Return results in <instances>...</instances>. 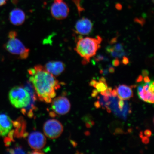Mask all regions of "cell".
Returning a JSON list of instances; mask_svg holds the SVG:
<instances>
[{"mask_svg": "<svg viewBox=\"0 0 154 154\" xmlns=\"http://www.w3.org/2000/svg\"><path fill=\"white\" fill-rule=\"evenodd\" d=\"M112 96L113 97H116L117 96V92L116 88H114L112 91Z\"/></svg>", "mask_w": 154, "mask_h": 154, "instance_id": "484cf974", "label": "cell"}, {"mask_svg": "<svg viewBox=\"0 0 154 154\" xmlns=\"http://www.w3.org/2000/svg\"><path fill=\"white\" fill-rule=\"evenodd\" d=\"M28 72L30 82L40 100L51 103L56 96V91L60 88L58 81L40 65L29 69Z\"/></svg>", "mask_w": 154, "mask_h": 154, "instance_id": "6da1fadb", "label": "cell"}, {"mask_svg": "<svg viewBox=\"0 0 154 154\" xmlns=\"http://www.w3.org/2000/svg\"><path fill=\"white\" fill-rule=\"evenodd\" d=\"M137 91L138 95L140 100L149 103H154V92L143 89L141 84L138 86Z\"/></svg>", "mask_w": 154, "mask_h": 154, "instance_id": "5bb4252c", "label": "cell"}, {"mask_svg": "<svg viewBox=\"0 0 154 154\" xmlns=\"http://www.w3.org/2000/svg\"><path fill=\"white\" fill-rule=\"evenodd\" d=\"M109 72L111 73H113L115 72V69L112 67H111L109 69Z\"/></svg>", "mask_w": 154, "mask_h": 154, "instance_id": "1f68e13d", "label": "cell"}, {"mask_svg": "<svg viewBox=\"0 0 154 154\" xmlns=\"http://www.w3.org/2000/svg\"><path fill=\"white\" fill-rule=\"evenodd\" d=\"M9 99L11 105L14 107L24 108L30 104L31 96L26 88L21 86H15L10 90Z\"/></svg>", "mask_w": 154, "mask_h": 154, "instance_id": "277c9868", "label": "cell"}, {"mask_svg": "<svg viewBox=\"0 0 154 154\" xmlns=\"http://www.w3.org/2000/svg\"><path fill=\"white\" fill-rule=\"evenodd\" d=\"M28 142L32 149L35 150H40L45 147L47 141L44 135L39 132H34L28 137Z\"/></svg>", "mask_w": 154, "mask_h": 154, "instance_id": "ba28073f", "label": "cell"}, {"mask_svg": "<svg viewBox=\"0 0 154 154\" xmlns=\"http://www.w3.org/2000/svg\"><path fill=\"white\" fill-rule=\"evenodd\" d=\"M63 126L59 121L51 119L46 121L44 125L43 131L45 135L51 139L59 137L63 131Z\"/></svg>", "mask_w": 154, "mask_h": 154, "instance_id": "5b68a950", "label": "cell"}, {"mask_svg": "<svg viewBox=\"0 0 154 154\" xmlns=\"http://www.w3.org/2000/svg\"><path fill=\"white\" fill-rule=\"evenodd\" d=\"M51 103L52 109L54 112L58 115H64L70 111V102L67 98L64 96H60L55 98Z\"/></svg>", "mask_w": 154, "mask_h": 154, "instance_id": "52a82bcc", "label": "cell"}, {"mask_svg": "<svg viewBox=\"0 0 154 154\" xmlns=\"http://www.w3.org/2000/svg\"><path fill=\"white\" fill-rule=\"evenodd\" d=\"M85 134L86 135V136H88V135H89L90 134V133L89 131H86L85 133Z\"/></svg>", "mask_w": 154, "mask_h": 154, "instance_id": "d590c367", "label": "cell"}, {"mask_svg": "<svg viewBox=\"0 0 154 154\" xmlns=\"http://www.w3.org/2000/svg\"><path fill=\"white\" fill-rule=\"evenodd\" d=\"M108 88L106 82H99L96 85V88L99 92L105 91Z\"/></svg>", "mask_w": 154, "mask_h": 154, "instance_id": "2e32d148", "label": "cell"}, {"mask_svg": "<svg viewBox=\"0 0 154 154\" xmlns=\"http://www.w3.org/2000/svg\"><path fill=\"white\" fill-rule=\"evenodd\" d=\"M152 1H153H153H154V0H152Z\"/></svg>", "mask_w": 154, "mask_h": 154, "instance_id": "8d00e7d4", "label": "cell"}, {"mask_svg": "<svg viewBox=\"0 0 154 154\" xmlns=\"http://www.w3.org/2000/svg\"><path fill=\"white\" fill-rule=\"evenodd\" d=\"M116 88L119 99L125 100L130 99L133 97L134 94L131 86L122 84L120 85Z\"/></svg>", "mask_w": 154, "mask_h": 154, "instance_id": "4fadbf2b", "label": "cell"}, {"mask_svg": "<svg viewBox=\"0 0 154 154\" xmlns=\"http://www.w3.org/2000/svg\"><path fill=\"white\" fill-rule=\"evenodd\" d=\"M118 107L120 110L122 111L125 105V102L123 100L119 99L118 102Z\"/></svg>", "mask_w": 154, "mask_h": 154, "instance_id": "ac0fdd59", "label": "cell"}, {"mask_svg": "<svg viewBox=\"0 0 154 154\" xmlns=\"http://www.w3.org/2000/svg\"><path fill=\"white\" fill-rule=\"evenodd\" d=\"M140 138H142L143 137V133L142 132H140Z\"/></svg>", "mask_w": 154, "mask_h": 154, "instance_id": "e575fe53", "label": "cell"}, {"mask_svg": "<svg viewBox=\"0 0 154 154\" xmlns=\"http://www.w3.org/2000/svg\"><path fill=\"white\" fill-rule=\"evenodd\" d=\"M106 50L114 57H121L124 54L123 45L121 44H117L113 47H108Z\"/></svg>", "mask_w": 154, "mask_h": 154, "instance_id": "9a60e30c", "label": "cell"}, {"mask_svg": "<svg viewBox=\"0 0 154 154\" xmlns=\"http://www.w3.org/2000/svg\"><path fill=\"white\" fill-rule=\"evenodd\" d=\"M142 76L143 77L147 76L149 75V71L146 70H144L142 71Z\"/></svg>", "mask_w": 154, "mask_h": 154, "instance_id": "4316f807", "label": "cell"}, {"mask_svg": "<svg viewBox=\"0 0 154 154\" xmlns=\"http://www.w3.org/2000/svg\"><path fill=\"white\" fill-rule=\"evenodd\" d=\"M106 108L107 109V110L108 112L110 113L111 112V109L109 108V107H108L107 106H106Z\"/></svg>", "mask_w": 154, "mask_h": 154, "instance_id": "d6a6232c", "label": "cell"}, {"mask_svg": "<svg viewBox=\"0 0 154 154\" xmlns=\"http://www.w3.org/2000/svg\"><path fill=\"white\" fill-rule=\"evenodd\" d=\"M144 134L147 137H149L152 135L151 131L149 130H146L144 132Z\"/></svg>", "mask_w": 154, "mask_h": 154, "instance_id": "44dd1931", "label": "cell"}, {"mask_svg": "<svg viewBox=\"0 0 154 154\" xmlns=\"http://www.w3.org/2000/svg\"><path fill=\"white\" fill-rule=\"evenodd\" d=\"M9 151L11 153H26L20 146H17L13 149H11Z\"/></svg>", "mask_w": 154, "mask_h": 154, "instance_id": "e0dca14e", "label": "cell"}, {"mask_svg": "<svg viewBox=\"0 0 154 154\" xmlns=\"http://www.w3.org/2000/svg\"><path fill=\"white\" fill-rule=\"evenodd\" d=\"M143 80V76L142 75H140L137 79L136 82L137 83H140L142 82Z\"/></svg>", "mask_w": 154, "mask_h": 154, "instance_id": "d4e9b609", "label": "cell"}, {"mask_svg": "<svg viewBox=\"0 0 154 154\" xmlns=\"http://www.w3.org/2000/svg\"><path fill=\"white\" fill-rule=\"evenodd\" d=\"M98 82L95 80H92L89 83V85L90 86L94 87L96 88V85H97Z\"/></svg>", "mask_w": 154, "mask_h": 154, "instance_id": "ffe728a7", "label": "cell"}, {"mask_svg": "<svg viewBox=\"0 0 154 154\" xmlns=\"http://www.w3.org/2000/svg\"><path fill=\"white\" fill-rule=\"evenodd\" d=\"M93 24L90 19L82 18L77 21L75 25V32L82 35H87L91 32Z\"/></svg>", "mask_w": 154, "mask_h": 154, "instance_id": "9c48e42d", "label": "cell"}, {"mask_svg": "<svg viewBox=\"0 0 154 154\" xmlns=\"http://www.w3.org/2000/svg\"><path fill=\"white\" fill-rule=\"evenodd\" d=\"M102 38L99 36L97 38H79L75 50L83 58L82 63L86 64L89 62L90 58L96 55L100 48Z\"/></svg>", "mask_w": 154, "mask_h": 154, "instance_id": "7a4b0ae2", "label": "cell"}, {"mask_svg": "<svg viewBox=\"0 0 154 154\" xmlns=\"http://www.w3.org/2000/svg\"><path fill=\"white\" fill-rule=\"evenodd\" d=\"M99 82L105 83L106 82V79L105 78H104V77H101V78H100Z\"/></svg>", "mask_w": 154, "mask_h": 154, "instance_id": "4dcf8cb0", "label": "cell"}, {"mask_svg": "<svg viewBox=\"0 0 154 154\" xmlns=\"http://www.w3.org/2000/svg\"><path fill=\"white\" fill-rule=\"evenodd\" d=\"M50 11L52 16L57 20L66 19L70 12L68 5L63 0H54Z\"/></svg>", "mask_w": 154, "mask_h": 154, "instance_id": "8992f818", "label": "cell"}, {"mask_svg": "<svg viewBox=\"0 0 154 154\" xmlns=\"http://www.w3.org/2000/svg\"><path fill=\"white\" fill-rule=\"evenodd\" d=\"M122 62L123 64L124 65L128 64L129 63V60L128 58L126 57H123Z\"/></svg>", "mask_w": 154, "mask_h": 154, "instance_id": "cb8c5ba5", "label": "cell"}, {"mask_svg": "<svg viewBox=\"0 0 154 154\" xmlns=\"http://www.w3.org/2000/svg\"><path fill=\"white\" fill-rule=\"evenodd\" d=\"M98 94L92 93L91 94V96L92 97H97Z\"/></svg>", "mask_w": 154, "mask_h": 154, "instance_id": "836d02e7", "label": "cell"}, {"mask_svg": "<svg viewBox=\"0 0 154 154\" xmlns=\"http://www.w3.org/2000/svg\"><path fill=\"white\" fill-rule=\"evenodd\" d=\"M8 0H0V6L5 5Z\"/></svg>", "mask_w": 154, "mask_h": 154, "instance_id": "f1b7e54d", "label": "cell"}, {"mask_svg": "<svg viewBox=\"0 0 154 154\" xmlns=\"http://www.w3.org/2000/svg\"><path fill=\"white\" fill-rule=\"evenodd\" d=\"M103 101L105 102H106H106L109 101V96H104L103 97Z\"/></svg>", "mask_w": 154, "mask_h": 154, "instance_id": "f546056e", "label": "cell"}, {"mask_svg": "<svg viewBox=\"0 0 154 154\" xmlns=\"http://www.w3.org/2000/svg\"><path fill=\"white\" fill-rule=\"evenodd\" d=\"M13 126L12 121L8 115L0 114V136H7L12 130Z\"/></svg>", "mask_w": 154, "mask_h": 154, "instance_id": "8fae6325", "label": "cell"}, {"mask_svg": "<svg viewBox=\"0 0 154 154\" xmlns=\"http://www.w3.org/2000/svg\"><path fill=\"white\" fill-rule=\"evenodd\" d=\"M143 80L144 82L145 83H148L151 82V80H150L149 77L148 76L144 77Z\"/></svg>", "mask_w": 154, "mask_h": 154, "instance_id": "83f0119b", "label": "cell"}, {"mask_svg": "<svg viewBox=\"0 0 154 154\" xmlns=\"http://www.w3.org/2000/svg\"><path fill=\"white\" fill-rule=\"evenodd\" d=\"M142 142L144 144H147L149 143V137L147 136H143L142 138Z\"/></svg>", "mask_w": 154, "mask_h": 154, "instance_id": "d6986e66", "label": "cell"}, {"mask_svg": "<svg viewBox=\"0 0 154 154\" xmlns=\"http://www.w3.org/2000/svg\"><path fill=\"white\" fill-rule=\"evenodd\" d=\"M45 70L55 76L62 74L65 69V65L62 61H51L46 63L44 66Z\"/></svg>", "mask_w": 154, "mask_h": 154, "instance_id": "30bf717a", "label": "cell"}, {"mask_svg": "<svg viewBox=\"0 0 154 154\" xmlns=\"http://www.w3.org/2000/svg\"><path fill=\"white\" fill-rule=\"evenodd\" d=\"M94 106L96 109H99L101 107V103L99 101H96L94 103Z\"/></svg>", "mask_w": 154, "mask_h": 154, "instance_id": "603a6c76", "label": "cell"}, {"mask_svg": "<svg viewBox=\"0 0 154 154\" xmlns=\"http://www.w3.org/2000/svg\"><path fill=\"white\" fill-rule=\"evenodd\" d=\"M9 19L11 24L15 26H20L26 20V14L22 9L15 8L10 13Z\"/></svg>", "mask_w": 154, "mask_h": 154, "instance_id": "7c38bea8", "label": "cell"}, {"mask_svg": "<svg viewBox=\"0 0 154 154\" xmlns=\"http://www.w3.org/2000/svg\"><path fill=\"white\" fill-rule=\"evenodd\" d=\"M120 61H119L118 59H115L112 61L113 65V66L116 67L119 66V65H120Z\"/></svg>", "mask_w": 154, "mask_h": 154, "instance_id": "7402d4cb", "label": "cell"}, {"mask_svg": "<svg viewBox=\"0 0 154 154\" xmlns=\"http://www.w3.org/2000/svg\"><path fill=\"white\" fill-rule=\"evenodd\" d=\"M17 36L16 32H9V39L5 44V48L8 52L17 56L19 59H26L29 57L30 50L17 38Z\"/></svg>", "mask_w": 154, "mask_h": 154, "instance_id": "3957f363", "label": "cell"}]
</instances>
